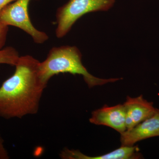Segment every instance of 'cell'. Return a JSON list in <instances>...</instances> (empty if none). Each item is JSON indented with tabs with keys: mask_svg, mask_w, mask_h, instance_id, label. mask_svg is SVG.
<instances>
[{
	"mask_svg": "<svg viewBox=\"0 0 159 159\" xmlns=\"http://www.w3.org/2000/svg\"><path fill=\"white\" fill-rule=\"evenodd\" d=\"M9 153L5 146V142L0 134V159H9Z\"/></svg>",
	"mask_w": 159,
	"mask_h": 159,
	"instance_id": "cell-11",
	"label": "cell"
},
{
	"mask_svg": "<svg viewBox=\"0 0 159 159\" xmlns=\"http://www.w3.org/2000/svg\"><path fill=\"white\" fill-rule=\"evenodd\" d=\"M20 56L13 47H7L0 50V64L15 66Z\"/></svg>",
	"mask_w": 159,
	"mask_h": 159,
	"instance_id": "cell-9",
	"label": "cell"
},
{
	"mask_svg": "<svg viewBox=\"0 0 159 159\" xmlns=\"http://www.w3.org/2000/svg\"><path fill=\"white\" fill-rule=\"evenodd\" d=\"M16 0H0V12L5 7Z\"/></svg>",
	"mask_w": 159,
	"mask_h": 159,
	"instance_id": "cell-12",
	"label": "cell"
},
{
	"mask_svg": "<svg viewBox=\"0 0 159 159\" xmlns=\"http://www.w3.org/2000/svg\"><path fill=\"white\" fill-rule=\"evenodd\" d=\"M123 104L125 110L126 130L133 128L151 116L157 109L154 107L152 102L144 99L142 95L134 98L127 97Z\"/></svg>",
	"mask_w": 159,
	"mask_h": 159,
	"instance_id": "cell-7",
	"label": "cell"
},
{
	"mask_svg": "<svg viewBox=\"0 0 159 159\" xmlns=\"http://www.w3.org/2000/svg\"><path fill=\"white\" fill-rule=\"evenodd\" d=\"M115 2V0H70L57 9L56 37L60 39L66 36L83 16L90 12L108 11Z\"/></svg>",
	"mask_w": 159,
	"mask_h": 159,
	"instance_id": "cell-3",
	"label": "cell"
},
{
	"mask_svg": "<svg viewBox=\"0 0 159 159\" xmlns=\"http://www.w3.org/2000/svg\"><path fill=\"white\" fill-rule=\"evenodd\" d=\"M90 122L97 125L108 126L120 134L126 130L125 113L123 104L112 107L105 105L92 112Z\"/></svg>",
	"mask_w": 159,
	"mask_h": 159,
	"instance_id": "cell-6",
	"label": "cell"
},
{
	"mask_svg": "<svg viewBox=\"0 0 159 159\" xmlns=\"http://www.w3.org/2000/svg\"><path fill=\"white\" fill-rule=\"evenodd\" d=\"M31 1L16 0L2 10L0 19L7 26H14L25 31L36 43L43 44L48 39V35L32 25L29 14V5Z\"/></svg>",
	"mask_w": 159,
	"mask_h": 159,
	"instance_id": "cell-4",
	"label": "cell"
},
{
	"mask_svg": "<svg viewBox=\"0 0 159 159\" xmlns=\"http://www.w3.org/2000/svg\"><path fill=\"white\" fill-rule=\"evenodd\" d=\"M40 63L31 55L20 57L14 74L0 87V117L21 119L37 113L47 85L41 77Z\"/></svg>",
	"mask_w": 159,
	"mask_h": 159,
	"instance_id": "cell-1",
	"label": "cell"
},
{
	"mask_svg": "<svg viewBox=\"0 0 159 159\" xmlns=\"http://www.w3.org/2000/svg\"><path fill=\"white\" fill-rule=\"evenodd\" d=\"M157 136H159V109L157 108L151 116L120 134V142L122 146H133L142 140Z\"/></svg>",
	"mask_w": 159,
	"mask_h": 159,
	"instance_id": "cell-5",
	"label": "cell"
},
{
	"mask_svg": "<svg viewBox=\"0 0 159 159\" xmlns=\"http://www.w3.org/2000/svg\"><path fill=\"white\" fill-rule=\"evenodd\" d=\"M8 31L9 26L5 25L0 19V50L5 45Z\"/></svg>",
	"mask_w": 159,
	"mask_h": 159,
	"instance_id": "cell-10",
	"label": "cell"
},
{
	"mask_svg": "<svg viewBox=\"0 0 159 159\" xmlns=\"http://www.w3.org/2000/svg\"><path fill=\"white\" fill-rule=\"evenodd\" d=\"M60 157L63 159H132L141 158L137 146H122L105 154L90 157L77 150H70L65 148L61 152Z\"/></svg>",
	"mask_w": 159,
	"mask_h": 159,
	"instance_id": "cell-8",
	"label": "cell"
},
{
	"mask_svg": "<svg viewBox=\"0 0 159 159\" xmlns=\"http://www.w3.org/2000/svg\"><path fill=\"white\" fill-rule=\"evenodd\" d=\"M39 72L41 77L47 84L54 75L65 73L81 75L89 88L120 80L119 78L101 79L90 74L83 65L81 53L75 46L52 48L47 58L40 63Z\"/></svg>",
	"mask_w": 159,
	"mask_h": 159,
	"instance_id": "cell-2",
	"label": "cell"
}]
</instances>
